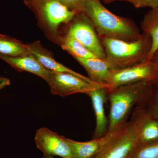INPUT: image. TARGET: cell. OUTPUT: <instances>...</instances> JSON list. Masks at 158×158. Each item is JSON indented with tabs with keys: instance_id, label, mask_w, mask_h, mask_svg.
Listing matches in <instances>:
<instances>
[{
	"instance_id": "21",
	"label": "cell",
	"mask_w": 158,
	"mask_h": 158,
	"mask_svg": "<svg viewBox=\"0 0 158 158\" xmlns=\"http://www.w3.org/2000/svg\"><path fill=\"white\" fill-rule=\"evenodd\" d=\"M61 3L71 10L80 12L83 0H59Z\"/></svg>"
},
{
	"instance_id": "5",
	"label": "cell",
	"mask_w": 158,
	"mask_h": 158,
	"mask_svg": "<svg viewBox=\"0 0 158 158\" xmlns=\"http://www.w3.org/2000/svg\"><path fill=\"white\" fill-rule=\"evenodd\" d=\"M24 2L54 34L58 33L60 25L71 22L78 13L68 9L59 0H24Z\"/></svg>"
},
{
	"instance_id": "18",
	"label": "cell",
	"mask_w": 158,
	"mask_h": 158,
	"mask_svg": "<svg viewBox=\"0 0 158 158\" xmlns=\"http://www.w3.org/2000/svg\"><path fill=\"white\" fill-rule=\"evenodd\" d=\"M61 46L63 50L67 51L74 58L88 59L97 57L68 32L62 40Z\"/></svg>"
},
{
	"instance_id": "25",
	"label": "cell",
	"mask_w": 158,
	"mask_h": 158,
	"mask_svg": "<svg viewBox=\"0 0 158 158\" xmlns=\"http://www.w3.org/2000/svg\"><path fill=\"white\" fill-rule=\"evenodd\" d=\"M104 2L106 3V4H110L115 2V1H117V0H102Z\"/></svg>"
},
{
	"instance_id": "22",
	"label": "cell",
	"mask_w": 158,
	"mask_h": 158,
	"mask_svg": "<svg viewBox=\"0 0 158 158\" xmlns=\"http://www.w3.org/2000/svg\"><path fill=\"white\" fill-rule=\"evenodd\" d=\"M148 112L153 118L158 120V93L153 101L150 109Z\"/></svg>"
},
{
	"instance_id": "11",
	"label": "cell",
	"mask_w": 158,
	"mask_h": 158,
	"mask_svg": "<svg viewBox=\"0 0 158 158\" xmlns=\"http://www.w3.org/2000/svg\"><path fill=\"white\" fill-rule=\"evenodd\" d=\"M28 49L31 53L34 55L39 62L45 68L49 70L57 72L67 73L73 74L77 77L84 79L92 85H107L98 84L93 81L89 77L84 76L81 74L76 72L74 71L67 68L61 63L57 62L54 59L52 55L47 50L44 48L39 41H35L27 44Z\"/></svg>"
},
{
	"instance_id": "24",
	"label": "cell",
	"mask_w": 158,
	"mask_h": 158,
	"mask_svg": "<svg viewBox=\"0 0 158 158\" xmlns=\"http://www.w3.org/2000/svg\"><path fill=\"white\" fill-rule=\"evenodd\" d=\"M148 61L152 62L157 70H158V49L153 55L150 60Z\"/></svg>"
},
{
	"instance_id": "19",
	"label": "cell",
	"mask_w": 158,
	"mask_h": 158,
	"mask_svg": "<svg viewBox=\"0 0 158 158\" xmlns=\"http://www.w3.org/2000/svg\"><path fill=\"white\" fill-rule=\"evenodd\" d=\"M130 158H158V140L139 145Z\"/></svg>"
},
{
	"instance_id": "13",
	"label": "cell",
	"mask_w": 158,
	"mask_h": 158,
	"mask_svg": "<svg viewBox=\"0 0 158 158\" xmlns=\"http://www.w3.org/2000/svg\"><path fill=\"white\" fill-rule=\"evenodd\" d=\"M0 59L19 72L25 71L38 76L46 81L50 70L45 68L34 55L29 53L17 57L0 56Z\"/></svg>"
},
{
	"instance_id": "26",
	"label": "cell",
	"mask_w": 158,
	"mask_h": 158,
	"mask_svg": "<svg viewBox=\"0 0 158 158\" xmlns=\"http://www.w3.org/2000/svg\"><path fill=\"white\" fill-rule=\"evenodd\" d=\"M42 158H54L53 156H50L43 155Z\"/></svg>"
},
{
	"instance_id": "9",
	"label": "cell",
	"mask_w": 158,
	"mask_h": 158,
	"mask_svg": "<svg viewBox=\"0 0 158 158\" xmlns=\"http://www.w3.org/2000/svg\"><path fill=\"white\" fill-rule=\"evenodd\" d=\"M38 149L43 155L73 158L71 148L67 138L43 127L36 132L34 137Z\"/></svg>"
},
{
	"instance_id": "2",
	"label": "cell",
	"mask_w": 158,
	"mask_h": 158,
	"mask_svg": "<svg viewBox=\"0 0 158 158\" xmlns=\"http://www.w3.org/2000/svg\"><path fill=\"white\" fill-rule=\"evenodd\" d=\"M154 85L152 82H139L108 89L110 108L107 131H118L124 126L130 111L149 97Z\"/></svg>"
},
{
	"instance_id": "8",
	"label": "cell",
	"mask_w": 158,
	"mask_h": 158,
	"mask_svg": "<svg viewBox=\"0 0 158 158\" xmlns=\"http://www.w3.org/2000/svg\"><path fill=\"white\" fill-rule=\"evenodd\" d=\"M46 82L49 86L51 93L61 97L75 94H86L98 87H106L110 88V86L107 85H92L73 74L52 70L50 71Z\"/></svg>"
},
{
	"instance_id": "27",
	"label": "cell",
	"mask_w": 158,
	"mask_h": 158,
	"mask_svg": "<svg viewBox=\"0 0 158 158\" xmlns=\"http://www.w3.org/2000/svg\"><path fill=\"white\" fill-rule=\"evenodd\" d=\"M157 85H158V75H157Z\"/></svg>"
},
{
	"instance_id": "16",
	"label": "cell",
	"mask_w": 158,
	"mask_h": 158,
	"mask_svg": "<svg viewBox=\"0 0 158 158\" xmlns=\"http://www.w3.org/2000/svg\"><path fill=\"white\" fill-rule=\"evenodd\" d=\"M143 33L151 37L152 45L146 61H149L158 49V7L151 9L144 15L141 23Z\"/></svg>"
},
{
	"instance_id": "10",
	"label": "cell",
	"mask_w": 158,
	"mask_h": 158,
	"mask_svg": "<svg viewBox=\"0 0 158 158\" xmlns=\"http://www.w3.org/2000/svg\"><path fill=\"white\" fill-rule=\"evenodd\" d=\"M123 127L118 131H107L101 137L94 138L90 141L85 142L76 141L67 138L71 148L73 158H95L105 146L118 135Z\"/></svg>"
},
{
	"instance_id": "20",
	"label": "cell",
	"mask_w": 158,
	"mask_h": 158,
	"mask_svg": "<svg viewBox=\"0 0 158 158\" xmlns=\"http://www.w3.org/2000/svg\"><path fill=\"white\" fill-rule=\"evenodd\" d=\"M126 1L132 4L136 8L158 7V0H117Z\"/></svg>"
},
{
	"instance_id": "12",
	"label": "cell",
	"mask_w": 158,
	"mask_h": 158,
	"mask_svg": "<svg viewBox=\"0 0 158 158\" xmlns=\"http://www.w3.org/2000/svg\"><path fill=\"white\" fill-rule=\"evenodd\" d=\"M108 89L106 87H98L86 94L91 98L96 117L94 138L101 137L107 132V119L105 114L104 105L108 98Z\"/></svg>"
},
{
	"instance_id": "15",
	"label": "cell",
	"mask_w": 158,
	"mask_h": 158,
	"mask_svg": "<svg viewBox=\"0 0 158 158\" xmlns=\"http://www.w3.org/2000/svg\"><path fill=\"white\" fill-rule=\"evenodd\" d=\"M158 140V120L142 109L139 133V145ZM138 145V146H139Z\"/></svg>"
},
{
	"instance_id": "23",
	"label": "cell",
	"mask_w": 158,
	"mask_h": 158,
	"mask_svg": "<svg viewBox=\"0 0 158 158\" xmlns=\"http://www.w3.org/2000/svg\"><path fill=\"white\" fill-rule=\"evenodd\" d=\"M11 84L10 80L6 77L0 76V90L9 86Z\"/></svg>"
},
{
	"instance_id": "7",
	"label": "cell",
	"mask_w": 158,
	"mask_h": 158,
	"mask_svg": "<svg viewBox=\"0 0 158 158\" xmlns=\"http://www.w3.org/2000/svg\"><path fill=\"white\" fill-rule=\"evenodd\" d=\"M68 32L97 57L106 59V52L101 40L86 15L78 12L72 21Z\"/></svg>"
},
{
	"instance_id": "3",
	"label": "cell",
	"mask_w": 158,
	"mask_h": 158,
	"mask_svg": "<svg viewBox=\"0 0 158 158\" xmlns=\"http://www.w3.org/2000/svg\"><path fill=\"white\" fill-rule=\"evenodd\" d=\"M100 39L113 69L128 68L147 60L152 45L151 37L144 33L138 39L129 41L107 37Z\"/></svg>"
},
{
	"instance_id": "17",
	"label": "cell",
	"mask_w": 158,
	"mask_h": 158,
	"mask_svg": "<svg viewBox=\"0 0 158 158\" xmlns=\"http://www.w3.org/2000/svg\"><path fill=\"white\" fill-rule=\"evenodd\" d=\"M29 53L27 44L8 35L0 34V56L17 57Z\"/></svg>"
},
{
	"instance_id": "4",
	"label": "cell",
	"mask_w": 158,
	"mask_h": 158,
	"mask_svg": "<svg viewBox=\"0 0 158 158\" xmlns=\"http://www.w3.org/2000/svg\"><path fill=\"white\" fill-rule=\"evenodd\" d=\"M142 109H138L131 121L94 158H130L139 145Z\"/></svg>"
},
{
	"instance_id": "6",
	"label": "cell",
	"mask_w": 158,
	"mask_h": 158,
	"mask_svg": "<svg viewBox=\"0 0 158 158\" xmlns=\"http://www.w3.org/2000/svg\"><path fill=\"white\" fill-rule=\"evenodd\" d=\"M157 75V69L154 64L150 61L145 60L128 68L111 69L107 85L110 86V89H113L139 82L156 84Z\"/></svg>"
},
{
	"instance_id": "1",
	"label": "cell",
	"mask_w": 158,
	"mask_h": 158,
	"mask_svg": "<svg viewBox=\"0 0 158 158\" xmlns=\"http://www.w3.org/2000/svg\"><path fill=\"white\" fill-rule=\"evenodd\" d=\"M81 12L90 19L99 38L107 37L129 41L141 36L139 29L133 21L113 14L100 0H83Z\"/></svg>"
},
{
	"instance_id": "14",
	"label": "cell",
	"mask_w": 158,
	"mask_h": 158,
	"mask_svg": "<svg viewBox=\"0 0 158 158\" xmlns=\"http://www.w3.org/2000/svg\"><path fill=\"white\" fill-rule=\"evenodd\" d=\"M88 73L89 78L101 85H107L110 70L113 67L106 59L75 58Z\"/></svg>"
}]
</instances>
